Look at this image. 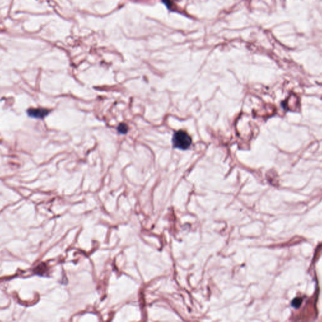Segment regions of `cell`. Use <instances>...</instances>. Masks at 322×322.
I'll use <instances>...</instances> for the list:
<instances>
[{
  "instance_id": "277c9868",
  "label": "cell",
  "mask_w": 322,
  "mask_h": 322,
  "mask_svg": "<svg viewBox=\"0 0 322 322\" xmlns=\"http://www.w3.org/2000/svg\"><path fill=\"white\" fill-rule=\"evenodd\" d=\"M118 131L122 134H125L128 132V126L125 124H120L118 127Z\"/></svg>"
},
{
  "instance_id": "7a4b0ae2",
  "label": "cell",
  "mask_w": 322,
  "mask_h": 322,
  "mask_svg": "<svg viewBox=\"0 0 322 322\" xmlns=\"http://www.w3.org/2000/svg\"><path fill=\"white\" fill-rule=\"evenodd\" d=\"M49 110L44 108H31L28 110V114L34 118L43 119L49 114Z\"/></svg>"
},
{
  "instance_id": "6da1fadb",
  "label": "cell",
  "mask_w": 322,
  "mask_h": 322,
  "mask_svg": "<svg viewBox=\"0 0 322 322\" xmlns=\"http://www.w3.org/2000/svg\"><path fill=\"white\" fill-rule=\"evenodd\" d=\"M191 143V137L187 132L183 130L177 131L173 135L172 143L175 148L186 150L190 147Z\"/></svg>"
},
{
  "instance_id": "3957f363",
  "label": "cell",
  "mask_w": 322,
  "mask_h": 322,
  "mask_svg": "<svg viewBox=\"0 0 322 322\" xmlns=\"http://www.w3.org/2000/svg\"><path fill=\"white\" fill-rule=\"evenodd\" d=\"M302 303V299L300 298H295L291 302V305L295 308H299Z\"/></svg>"
}]
</instances>
